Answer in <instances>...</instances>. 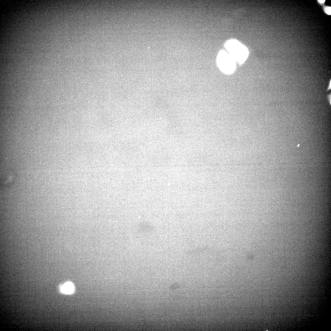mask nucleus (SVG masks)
<instances>
[{
	"instance_id": "5",
	"label": "nucleus",
	"mask_w": 331,
	"mask_h": 331,
	"mask_svg": "<svg viewBox=\"0 0 331 331\" xmlns=\"http://www.w3.org/2000/svg\"><path fill=\"white\" fill-rule=\"evenodd\" d=\"M318 2L320 4H323L324 3L325 1V0H320V1H318Z\"/></svg>"
},
{
	"instance_id": "3",
	"label": "nucleus",
	"mask_w": 331,
	"mask_h": 331,
	"mask_svg": "<svg viewBox=\"0 0 331 331\" xmlns=\"http://www.w3.org/2000/svg\"><path fill=\"white\" fill-rule=\"evenodd\" d=\"M63 293L67 294H70L74 290V287L72 283L70 282L66 283L61 288Z\"/></svg>"
},
{
	"instance_id": "1",
	"label": "nucleus",
	"mask_w": 331,
	"mask_h": 331,
	"mask_svg": "<svg viewBox=\"0 0 331 331\" xmlns=\"http://www.w3.org/2000/svg\"><path fill=\"white\" fill-rule=\"evenodd\" d=\"M228 54L235 61L241 63L247 59L248 52L246 47L238 41L235 40L228 41L226 44Z\"/></svg>"
},
{
	"instance_id": "2",
	"label": "nucleus",
	"mask_w": 331,
	"mask_h": 331,
	"mask_svg": "<svg viewBox=\"0 0 331 331\" xmlns=\"http://www.w3.org/2000/svg\"><path fill=\"white\" fill-rule=\"evenodd\" d=\"M235 61L230 55L225 52H221L218 57V63L219 68L223 72L230 74L233 73L236 68Z\"/></svg>"
},
{
	"instance_id": "4",
	"label": "nucleus",
	"mask_w": 331,
	"mask_h": 331,
	"mask_svg": "<svg viewBox=\"0 0 331 331\" xmlns=\"http://www.w3.org/2000/svg\"><path fill=\"white\" fill-rule=\"evenodd\" d=\"M324 10L326 13L329 15L331 14V8L329 7H325L324 8Z\"/></svg>"
}]
</instances>
